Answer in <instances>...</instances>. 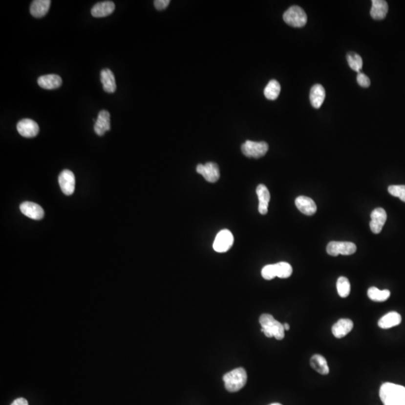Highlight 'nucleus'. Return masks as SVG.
I'll use <instances>...</instances> for the list:
<instances>
[{
  "label": "nucleus",
  "instance_id": "obj_1",
  "mask_svg": "<svg viewBox=\"0 0 405 405\" xmlns=\"http://www.w3.org/2000/svg\"><path fill=\"white\" fill-rule=\"evenodd\" d=\"M379 395L384 405H405V386L385 383L380 389Z\"/></svg>",
  "mask_w": 405,
  "mask_h": 405
},
{
  "label": "nucleus",
  "instance_id": "obj_2",
  "mask_svg": "<svg viewBox=\"0 0 405 405\" xmlns=\"http://www.w3.org/2000/svg\"><path fill=\"white\" fill-rule=\"evenodd\" d=\"M261 325V332L264 333L266 337H275L277 340H282L284 338V326L278 320H276L273 315L270 314H263L259 319Z\"/></svg>",
  "mask_w": 405,
  "mask_h": 405
},
{
  "label": "nucleus",
  "instance_id": "obj_3",
  "mask_svg": "<svg viewBox=\"0 0 405 405\" xmlns=\"http://www.w3.org/2000/svg\"><path fill=\"white\" fill-rule=\"evenodd\" d=\"M225 388L231 392H236L246 386L247 373L243 368H238L227 373L223 377Z\"/></svg>",
  "mask_w": 405,
  "mask_h": 405
},
{
  "label": "nucleus",
  "instance_id": "obj_4",
  "mask_svg": "<svg viewBox=\"0 0 405 405\" xmlns=\"http://www.w3.org/2000/svg\"><path fill=\"white\" fill-rule=\"evenodd\" d=\"M283 19L287 24L293 27L300 28L307 23V15L305 11L297 5H294L286 11Z\"/></svg>",
  "mask_w": 405,
  "mask_h": 405
},
{
  "label": "nucleus",
  "instance_id": "obj_5",
  "mask_svg": "<svg viewBox=\"0 0 405 405\" xmlns=\"http://www.w3.org/2000/svg\"><path fill=\"white\" fill-rule=\"evenodd\" d=\"M242 152L249 158H259L264 156L269 149V145L264 141L255 142L247 141L242 145Z\"/></svg>",
  "mask_w": 405,
  "mask_h": 405
},
{
  "label": "nucleus",
  "instance_id": "obj_6",
  "mask_svg": "<svg viewBox=\"0 0 405 405\" xmlns=\"http://www.w3.org/2000/svg\"><path fill=\"white\" fill-rule=\"evenodd\" d=\"M357 246L350 242H330L326 247V252L329 255L336 257L339 255H350L355 253Z\"/></svg>",
  "mask_w": 405,
  "mask_h": 405
},
{
  "label": "nucleus",
  "instance_id": "obj_7",
  "mask_svg": "<svg viewBox=\"0 0 405 405\" xmlns=\"http://www.w3.org/2000/svg\"><path fill=\"white\" fill-rule=\"evenodd\" d=\"M234 241L232 233L228 230H222L217 234L213 242V249L219 253L228 252L232 247Z\"/></svg>",
  "mask_w": 405,
  "mask_h": 405
},
{
  "label": "nucleus",
  "instance_id": "obj_8",
  "mask_svg": "<svg viewBox=\"0 0 405 405\" xmlns=\"http://www.w3.org/2000/svg\"><path fill=\"white\" fill-rule=\"evenodd\" d=\"M197 172L204 176V179L209 183H216L220 178V171L217 164L214 162H208L205 165H198Z\"/></svg>",
  "mask_w": 405,
  "mask_h": 405
},
{
  "label": "nucleus",
  "instance_id": "obj_9",
  "mask_svg": "<svg viewBox=\"0 0 405 405\" xmlns=\"http://www.w3.org/2000/svg\"><path fill=\"white\" fill-rule=\"evenodd\" d=\"M17 129L21 136L27 138L36 137L39 133V125L30 119H23L18 122Z\"/></svg>",
  "mask_w": 405,
  "mask_h": 405
},
{
  "label": "nucleus",
  "instance_id": "obj_10",
  "mask_svg": "<svg viewBox=\"0 0 405 405\" xmlns=\"http://www.w3.org/2000/svg\"><path fill=\"white\" fill-rule=\"evenodd\" d=\"M59 184L65 195H71L74 193L75 189V177L74 173L68 171L64 170L59 176Z\"/></svg>",
  "mask_w": 405,
  "mask_h": 405
},
{
  "label": "nucleus",
  "instance_id": "obj_11",
  "mask_svg": "<svg viewBox=\"0 0 405 405\" xmlns=\"http://www.w3.org/2000/svg\"><path fill=\"white\" fill-rule=\"evenodd\" d=\"M371 218L370 228L371 231L375 234H380L387 218L386 211L381 207L376 208L371 213Z\"/></svg>",
  "mask_w": 405,
  "mask_h": 405
},
{
  "label": "nucleus",
  "instance_id": "obj_12",
  "mask_svg": "<svg viewBox=\"0 0 405 405\" xmlns=\"http://www.w3.org/2000/svg\"><path fill=\"white\" fill-rule=\"evenodd\" d=\"M20 210L23 215L33 220H41L44 215V212L41 206L33 202H23L20 206Z\"/></svg>",
  "mask_w": 405,
  "mask_h": 405
},
{
  "label": "nucleus",
  "instance_id": "obj_13",
  "mask_svg": "<svg viewBox=\"0 0 405 405\" xmlns=\"http://www.w3.org/2000/svg\"><path fill=\"white\" fill-rule=\"evenodd\" d=\"M110 129V115L107 110H101L94 126V131L98 135L102 136Z\"/></svg>",
  "mask_w": 405,
  "mask_h": 405
},
{
  "label": "nucleus",
  "instance_id": "obj_14",
  "mask_svg": "<svg viewBox=\"0 0 405 405\" xmlns=\"http://www.w3.org/2000/svg\"><path fill=\"white\" fill-rule=\"evenodd\" d=\"M354 328L352 320L347 318H342L336 322L332 327V333L337 339H341L347 336Z\"/></svg>",
  "mask_w": 405,
  "mask_h": 405
},
{
  "label": "nucleus",
  "instance_id": "obj_15",
  "mask_svg": "<svg viewBox=\"0 0 405 405\" xmlns=\"http://www.w3.org/2000/svg\"><path fill=\"white\" fill-rule=\"evenodd\" d=\"M297 209L306 215H312L316 213L317 206L315 201L306 196H299L295 200Z\"/></svg>",
  "mask_w": 405,
  "mask_h": 405
},
{
  "label": "nucleus",
  "instance_id": "obj_16",
  "mask_svg": "<svg viewBox=\"0 0 405 405\" xmlns=\"http://www.w3.org/2000/svg\"><path fill=\"white\" fill-rule=\"evenodd\" d=\"M257 197H258L259 206L258 211L261 215H266L268 212L269 203L270 200V193L266 186L260 184L257 186Z\"/></svg>",
  "mask_w": 405,
  "mask_h": 405
},
{
  "label": "nucleus",
  "instance_id": "obj_17",
  "mask_svg": "<svg viewBox=\"0 0 405 405\" xmlns=\"http://www.w3.org/2000/svg\"><path fill=\"white\" fill-rule=\"evenodd\" d=\"M388 9L389 7L387 2L384 0H372V6L370 11V15L373 19L381 21L386 18Z\"/></svg>",
  "mask_w": 405,
  "mask_h": 405
},
{
  "label": "nucleus",
  "instance_id": "obj_18",
  "mask_svg": "<svg viewBox=\"0 0 405 405\" xmlns=\"http://www.w3.org/2000/svg\"><path fill=\"white\" fill-rule=\"evenodd\" d=\"M62 78L57 74H47L39 77L38 84L40 87L45 89H55L62 85Z\"/></svg>",
  "mask_w": 405,
  "mask_h": 405
},
{
  "label": "nucleus",
  "instance_id": "obj_19",
  "mask_svg": "<svg viewBox=\"0 0 405 405\" xmlns=\"http://www.w3.org/2000/svg\"><path fill=\"white\" fill-rule=\"evenodd\" d=\"M115 5L111 1H105L95 4L91 10V14L95 18H104L113 13Z\"/></svg>",
  "mask_w": 405,
  "mask_h": 405
},
{
  "label": "nucleus",
  "instance_id": "obj_20",
  "mask_svg": "<svg viewBox=\"0 0 405 405\" xmlns=\"http://www.w3.org/2000/svg\"><path fill=\"white\" fill-rule=\"evenodd\" d=\"M101 81L103 89L108 93H113L116 89V80L111 70L105 68L101 71Z\"/></svg>",
  "mask_w": 405,
  "mask_h": 405
},
{
  "label": "nucleus",
  "instance_id": "obj_21",
  "mask_svg": "<svg viewBox=\"0 0 405 405\" xmlns=\"http://www.w3.org/2000/svg\"><path fill=\"white\" fill-rule=\"evenodd\" d=\"M326 92L320 84L312 86L310 91V102L315 108H320L324 102Z\"/></svg>",
  "mask_w": 405,
  "mask_h": 405
},
{
  "label": "nucleus",
  "instance_id": "obj_22",
  "mask_svg": "<svg viewBox=\"0 0 405 405\" xmlns=\"http://www.w3.org/2000/svg\"><path fill=\"white\" fill-rule=\"evenodd\" d=\"M50 0H35L30 6V13L35 18H42L48 12L50 6Z\"/></svg>",
  "mask_w": 405,
  "mask_h": 405
},
{
  "label": "nucleus",
  "instance_id": "obj_23",
  "mask_svg": "<svg viewBox=\"0 0 405 405\" xmlns=\"http://www.w3.org/2000/svg\"><path fill=\"white\" fill-rule=\"evenodd\" d=\"M402 316L396 312H389L380 319L378 326L381 329H389L400 324Z\"/></svg>",
  "mask_w": 405,
  "mask_h": 405
},
{
  "label": "nucleus",
  "instance_id": "obj_24",
  "mask_svg": "<svg viewBox=\"0 0 405 405\" xmlns=\"http://www.w3.org/2000/svg\"><path fill=\"white\" fill-rule=\"evenodd\" d=\"M310 365L320 375H326L329 374V368L327 362L323 356L320 354H315L312 356L310 360Z\"/></svg>",
  "mask_w": 405,
  "mask_h": 405
},
{
  "label": "nucleus",
  "instance_id": "obj_25",
  "mask_svg": "<svg viewBox=\"0 0 405 405\" xmlns=\"http://www.w3.org/2000/svg\"><path fill=\"white\" fill-rule=\"evenodd\" d=\"M264 95L269 100H276L281 92V85L276 80H272L264 89Z\"/></svg>",
  "mask_w": 405,
  "mask_h": 405
},
{
  "label": "nucleus",
  "instance_id": "obj_26",
  "mask_svg": "<svg viewBox=\"0 0 405 405\" xmlns=\"http://www.w3.org/2000/svg\"><path fill=\"white\" fill-rule=\"evenodd\" d=\"M368 297L371 300L375 302H384L390 297V291L389 290L381 291L377 287H371L368 289Z\"/></svg>",
  "mask_w": 405,
  "mask_h": 405
},
{
  "label": "nucleus",
  "instance_id": "obj_27",
  "mask_svg": "<svg viewBox=\"0 0 405 405\" xmlns=\"http://www.w3.org/2000/svg\"><path fill=\"white\" fill-rule=\"evenodd\" d=\"M347 63L351 69L360 73L362 68V59L355 52H349L347 55Z\"/></svg>",
  "mask_w": 405,
  "mask_h": 405
},
{
  "label": "nucleus",
  "instance_id": "obj_28",
  "mask_svg": "<svg viewBox=\"0 0 405 405\" xmlns=\"http://www.w3.org/2000/svg\"><path fill=\"white\" fill-rule=\"evenodd\" d=\"M276 276L280 278H289L292 275L293 268L291 264L286 262H279L276 263Z\"/></svg>",
  "mask_w": 405,
  "mask_h": 405
},
{
  "label": "nucleus",
  "instance_id": "obj_29",
  "mask_svg": "<svg viewBox=\"0 0 405 405\" xmlns=\"http://www.w3.org/2000/svg\"><path fill=\"white\" fill-rule=\"evenodd\" d=\"M336 287H337L338 294L341 297L346 298L348 297L350 292V284L347 278L343 276L340 277L338 279Z\"/></svg>",
  "mask_w": 405,
  "mask_h": 405
},
{
  "label": "nucleus",
  "instance_id": "obj_30",
  "mask_svg": "<svg viewBox=\"0 0 405 405\" xmlns=\"http://www.w3.org/2000/svg\"><path fill=\"white\" fill-rule=\"evenodd\" d=\"M388 192L394 197H399L405 202V186H390L388 188Z\"/></svg>",
  "mask_w": 405,
  "mask_h": 405
},
{
  "label": "nucleus",
  "instance_id": "obj_31",
  "mask_svg": "<svg viewBox=\"0 0 405 405\" xmlns=\"http://www.w3.org/2000/svg\"><path fill=\"white\" fill-rule=\"evenodd\" d=\"M261 275L266 280H272L277 277L276 276V266L275 264L266 265L262 269Z\"/></svg>",
  "mask_w": 405,
  "mask_h": 405
},
{
  "label": "nucleus",
  "instance_id": "obj_32",
  "mask_svg": "<svg viewBox=\"0 0 405 405\" xmlns=\"http://www.w3.org/2000/svg\"><path fill=\"white\" fill-rule=\"evenodd\" d=\"M357 83L362 87L368 88L371 85V81L369 78L363 73H358L357 77Z\"/></svg>",
  "mask_w": 405,
  "mask_h": 405
},
{
  "label": "nucleus",
  "instance_id": "obj_33",
  "mask_svg": "<svg viewBox=\"0 0 405 405\" xmlns=\"http://www.w3.org/2000/svg\"><path fill=\"white\" fill-rule=\"evenodd\" d=\"M170 0H155L154 1V5L157 10H164L169 5Z\"/></svg>",
  "mask_w": 405,
  "mask_h": 405
},
{
  "label": "nucleus",
  "instance_id": "obj_34",
  "mask_svg": "<svg viewBox=\"0 0 405 405\" xmlns=\"http://www.w3.org/2000/svg\"><path fill=\"white\" fill-rule=\"evenodd\" d=\"M11 405H29V404H28V402L26 399H23V398H19V399L14 401Z\"/></svg>",
  "mask_w": 405,
  "mask_h": 405
},
{
  "label": "nucleus",
  "instance_id": "obj_35",
  "mask_svg": "<svg viewBox=\"0 0 405 405\" xmlns=\"http://www.w3.org/2000/svg\"><path fill=\"white\" fill-rule=\"evenodd\" d=\"M283 326H284V330H285V331H288V330H289L290 325L288 324V323H284V324H283Z\"/></svg>",
  "mask_w": 405,
  "mask_h": 405
},
{
  "label": "nucleus",
  "instance_id": "obj_36",
  "mask_svg": "<svg viewBox=\"0 0 405 405\" xmlns=\"http://www.w3.org/2000/svg\"><path fill=\"white\" fill-rule=\"evenodd\" d=\"M270 405H281V404H279V403H273V404H270Z\"/></svg>",
  "mask_w": 405,
  "mask_h": 405
}]
</instances>
